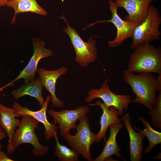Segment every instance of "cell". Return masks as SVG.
<instances>
[{
	"mask_svg": "<svg viewBox=\"0 0 161 161\" xmlns=\"http://www.w3.org/2000/svg\"><path fill=\"white\" fill-rule=\"evenodd\" d=\"M152 73L143 72L135 75L126 69L122 75L124 80L136 96L131 102L142 104L149 111L153 109L156 103V93L161 91V74L156 78Z\"/></svg>",
	"mask_w": 161,
	"mask_h": 161,
	"instance_id": "cell-1",
	"label": "cell"
},
{
	"mask_svg": "<svg viewBox=\"0 0 161 161\" xmlns=\"http://www.w3.org/2000/svg\"><path fill=\"white\" fill-rule=\"evenodd\" d=\"M134 49L130 56L127 69L128 71L161 74V47L155 48L145 41Z\"/></svg>",
	"mask_w": 161,
	"mask_h": 161,
	"instance_id": "cell-2",
	"label": "cell"
},
{
	"mask_svg": "<svg viewBox=\"0 0 161 161\" xmlns=\"http://www.w3.org/2000/svg\"><path fill=\"white\" fill-rule=\"evenodd\" d=\"M22 120L18 129H16L12 141L13 152L20 145L24 143L31 144L33 148L32 150L35 157L46 155L49 150V146L42 145L39 142L35 133V130L39 129V122L33 117L27 115H22Z\"/></svg>",
	"mask_w": 161,
	"mask_h": 161,
	"instance_id": "cell-3",
	"label": "cell"
},
{
	"mask_svg": "<svg viewBox=\"0 0 161 161\" xmlns=\"http://www.w3.org/2000/svg\"><path fill=\"white\" fill-rule=\"evenodd\" d=\"M79 121V123L77 125L75 134L72 135L69 132L65 134L64 138L70 147L80 154L85 160L93 161L90 148L95 142L96 134L91 131L89 119L86 115L82 117Z\"/></svg>",
	"mask_w": 161,
	"mask_h": 161,
	"instance_id": "cell-4",
	"label": "cell"
},
{
	"mask_svg": "<svg viewBox=\"0 0 161 161\" xmlns=\"http://www.w3.org/2000/svg\"><path fill=\"white\" fill-rule=\"evenodd\" d=\"M161 24V16L160 11L153 5H150L146 18L134 29L131 37L133 41L130 45L131 48L134 49L143 42L147 41L150 43L160 40L161 33L159 28Z\"/></svg>",
	"mask_w": 161,
	"mask_h": 161,
	"instance_id": "cell-5",
	"label": "cell"
},
{
	"mask_svg": "<svg viewBox=\"0 0 161 161\" xmlns=\"http://www.w3.org/2000/svg\"><path fill=\"white\" fill-rule=\"evenodd\" d=\"M59 17L64 20L67 25L63 31L69 36L74 49L76 61L82 67H86L89 64L95 62L97 57L96 41L91 37L88 42H84L74 28L70 27L64 15Z\"/></svg>",
	"mask_w": 161,
	"mask_h": 161,
	"instance_id": "cell-6",
	"label": "cell"
},
{
	"mask_svg": "<svg viewBox=\"0 0 161 161\" xmlns=\"http://www.w3.org/2000/svg\"><path fill=\"white\" fill-rule=\"evenodd\" d=\"M108 80L106 79L101 84L99 89H92L88 93V96L85 101L89 103L95 99L100 98L106 105L112 106L118 111L120 116L124 114V110L126 112L131 102V96L126 95H117L112 92L108 83Z\"/></svg>",
	"mask_w": 161,
	"mask_h": 161,
	"instance_id": "cell-7",
	"label": "cell"
},
{
	"mask_svg": "<svg viewBox=\"0 0 161 161\" xmlns=\"http://www.w3.org/2000/svg\"><path fill=\"white\" fill-rule=\"evenodd\" d=\"M109 9L112 13L110 19L97 21L93 23L82 29L84 30L87 28L95 24L106 22L112 23L117 29L115 38L111 41H108L110 47L114 48L121 46L124 41L129 38H131L134 29L137 25L132 22L122 19L117 12V7L114 1L110 0L109 1Z\"/></svg>",
	"mask_w": 161,
	"mask_h": 161,
	"instance_id": "cell-8",
	"label": "cell"
},
{
	"mask_svg": "<svg viewBox=\"0 0 161 161\" xmlns=\"http://www.w3.org/2000/svg\"><path fill=\"white\" fill-rule=\"evenodd\" d=\"M33 53L28 64L21 71L19 75L10 82L0 88V91L7 86H11L16 81L23 79L26 83L35 79L38 62L42 58L51 57L53 55L52 51L45 47V41L37 38L32 39Z\"/></svg>",
	"mask_w": 161,
	"mask_h": 161,
	"instance_id": "cell-9",
	"label": "cell"
},
{
	"mask_svg": "<svg viewBox=\"0 0 161 161\" xmlns=\"http://www.w3.org/2000/svg\"><path fill=\"white\" fill-rule=\"evenodd\" d=\"M89 110L87 106H81L74 109H63L60 111L50 109L47 112L49 116L53 118L55 122L58 124L60 134L63 137L70 132V130L76 129V122L86 115Z\"/></svg>",
	"mask_w": 161,
	"mask_h": 161,
	"instance_id": "cell-10",
	"label": "cell"
},
{
	"mask_svg": "<svg viewBox=\"0 0 161 161\" xmlns=\"http://www.w3.org/2000/svg\"><path fill=\"white\" fill-rule=\"evenodd\" d=\"M51 100L50 95H48L46 98L45 102L41 109L37 111H33L28 109L26 106L22 107L19 103L14 102L13 107L15 109V113L19 117L22 115L30 116L42 123L44 125L45 130L44 134L46 140H48L54 137L57 134L59 127L54 124L50 123L48 120L47 111L49 101Z\"/></svg>",
	"mask_w": 161,
	"mask_h": 161,
	"instance_id": "cell-11",
	"label": "cell"
},
{
	"mask_svg": "<svg viewBox=\"0 0 161 161\" xmlns=\"http://www.w3.org/2000/svg\"><path fill=\"white\" fill-rule=\"evenodd\" d=\"M152 0H115L118 8L124 9L128 13L124 20L137 25L142 23L146 18L148 7Z\"/></svg>",
	"mask_w": 161,
	"mask_h": 161,
	"instance_id": "cell-12",
	"label": "cell"
},
{
	"mask_svg": "<svg viewBox=\"0 0 161 161\" xmlns=\"http://www.w3.org/2000/svg\"><path fill=\"white\" fill-rule=\"evenodd\" d=\"M68 71V69L65 66L50 71L41 67L37 69L36 72L43 86L51 94L52 106L53 107H61L64 105V103L56 96L55 84L57 79L61 76L66 74Z\"/></svg>",
	"mask_w": 161,
	"mask_h": 161,
	"instance_id": "cell-13",
	"label": "cell"
},
{
	"mask_svg": "<svg viewBox=\"0 0 161 161\" xmlns=\"http://www.w3.org/2000/svg\"><path fill=\"white\" fill-rule=\"evenodd\" d=\"M15 109L5 106L0 103V127L4 130L9 138L7 147L8 154L14 152L12 141L16 130L19 126L21 120L15 113Z\"/></svg>",
	"mask_w": 161,
	"mask_h": 161,
	"instance_id": "cell-14",
	"label": "cell"
},
{
	"mask_svg": "<svg viewBox=\"0 0 161 161\" xmlns=\"http://www.w3.org/2000/svg\"><path fill=\"white\" fill-rule=\"evenodd\" d=\"M90 106H99L103 111L100 121V129L98 133L96 134L95 142L98 143L103 139L106 143V134L107 129L109 126L113 124L121 123L122 119L119 118V112L114 107H109L106 105L100 100H97L95 103H89Z\"/></svg>",
	"mask_w": 161,
	"mask_h": 161,
	"instance_id": "cell-15",
	"label": "cell"
},
{
	"mask_svg": "<svg viewBox=\"0 0 161 161\" xmlns=\"http://www.w3.org/2000/svg\"><path fill=\"white\" fill-rule=\"evenodd\" d=\"M129 133L130 138V158L131 161L142 160L143 146V140L145 136L141 131L136 132L132 128L129 113H126L122 118Z\"/></svg>",
	"mask_w": 161,
	"mask_h": 161,
	"instance_id": "cell-16",
	"label": "cell"
},
{
	"mask_svg": "<svg viewBox=\"0 0 161 161\" xmlns=\"http://www.w3.org/2000/svg\"><path fill=\"white\" fill-rule=\"evenodd\" d=\"M121 122L112 124L109 126L110 134L109 137L101 154L93 161H104L110 160L111 157L115 155L119 158L126 160L120 154L121 149L117 144L116 137L118 133L123 126Z\"/></svg>",
	"mask_w": 161,
	"mask_h": 161,
	"instance_id": "cell-17",
	"label": "cell"
},
{
	"mask_svg": "<svg viewBox=\"0 0 161 161\" xmlns=\"http://www.w3.org/2000/svg\"><path fill=\"white\" fill-rule=\"evenodd\" d=\"M43 86L39 77L25 83L16 89L13 90L11 94L14 99L17 100L26 95H29L36 99L42 107L45 102L42 95Z\"/></svg>",
	"mask_w": 161,
	"mask_h": 161,
	"instance_id": "cell-18",
	"label": "cell"
},
{
	"mask_svg": "<svg viewBox=\"0 0 161 161\" xmlns=\"http://www.w3.org/2000/svg\"><path fill=\"white\" fill-rule=\"evenodd\" d=\"M6 6L13 8L14 14L11 23L13 24L16 22L17 15L21 13L32 12L41 16H45L47 11L40 6L36 0H10Z\"/></svg>",
	"mask_w": 161,
	"mask_h": 161,
	"instance_id": "cell-19",
	"label": "cell"
},
{
	"mask_svg": "<svg viewBox=\"0 0 161 161\" xmlns=\"http://www.w3.org/2000/svg\"><path fill=\"white\" fill-rule=\"evenodd\" d=\"M139 119L146 128L142 130L134 127L135 129L142 132L148 138L149 144L144 151V153L145 154H148L154 147L161 143V133L153 129L150 126L148 121L143 117H140Z\"/></svg>",
	"mask_w": 161,
	"mask_h": 161,
	"instance_id": "cell-20",
	"label": "cell"
},
{
	"mask_svg": "<svg viewBox=\"0 0 161 161\" xmlns=\"http://www.w3.org/2000/svg\"><path fill=\"white\" fill-rule=\"evenodd\" d=\"M56 145L55 155L61 161H79L80 154L76 151L70 149L65 145L60 143L57 134L54 136Z\"/></svg>",
	"mask_w": 161,
	"mask_h": 161,
	"instance_id": "cell-21",
	"label": "cell"
},
{
	"mask_svg": "<svg viewBox=\"0 0 161 161\" xmlns=\"http://www.w3.org/2000/svg\"><path fill=\"white\" fill-rule=\"evenodd\" d=\"M148 113L152 118L153 127L161 129V91L159 92L156 103L153 109Z\"/></svg>",
	"mask_w": 161,
	"mask_h": 161,
	"instance_id": "cell-22",
	"label": "cell"
},
{
	"mask_svg": "<svg viewBox=\"0 0 161 161\" xmlns=\"http://www.w3.org/2000/svg\"><path fill=\"white\" fill-rule=\"evenodd\" d=\"M15 161L8 157L6 153L3 151H0V161Z\"/></svg>",
	"mask_w": 161,
	"mask_h": 161,
	"instance_id": "cell-23",
	"label": "cell"
},
{
	"mask_svg": "<svg viewBox=\"0 0 161 161\" xmlns=\"http://www.w3.org/2000/svg\"><path fill=\"white\" fill-rule=\"evenodd\" d=\"M7 135L2 130L0 131V142L2 139L5 138L7 137ZM2 145L0 142V151L2 148Z\"/></svg>",
	"mask_w": 161,
	"mask_h": 161,
	"instance_id": "cell-24",
	"label": "cell"
},
{
	"mask_svg": "<svg viewBox=\"0 0 161 161\" xmlns=\"http://www.w3.org/2000/svg\"><path fill=\"white\" fill-rule=\"evenodd\" d=\"M10 0H0V7L6 6L8 2Z\"/></svg>",
	"mask_w": 161,
	"mask_h": 161,
	"instance_id": "cell-25",
	"label": "cell"
}]
</instances>
